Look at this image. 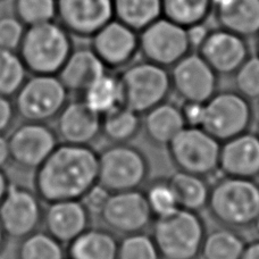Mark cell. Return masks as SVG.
Instances as JSON below:
<instances>
[{
  "label": "cell",
  "mask_w": 259,
  "mask_h": 259,
  "mask_svg": "<svg viewBox=\"0 0 259 259\" xmlns=\"http://www.w3.org/2000/svg\"><path fill=\"white\" fill-rule=\"evenodd\" d=\"M82 100L100 116L123 106V91L119 75L105 73L83 92Z\"/></svg>",
  "instance_id": "26"
},
{
  "label": "cell",
  "mask_w": 259,
  "mask_h": 259,
  "mask_svg": "<svg viewBox=\"0 0 259 259\" xmlns=\"http://www.w3.org/2000/svg\"><path fill=\"white\" fill-rule=\"evenodd\" d=\"M26 26L14 15L0 16V48L18 52Z\"/></svg>",
  "instance_id": "37"
},
{
  "label": "cell",
  "mask_w": 259,
  "mask_h": 259,
  "mask_svg": "<svg viewBox=\"0 0 259 259\" xmlns=\"http://www.w3.org/2000/svg\"><path fill=\"white\" fill-rule=\"evenodd\" d=\"M197 52L219 75H233L250 56L247 39L223 27L210 30Z\"/></svg>",
  "instance_id": "17"
},
{
  "label": "cell",
  "mask_w": 259,
  "mask_h": 259,
  "mask_svg": "<svg viewBox=\"0 0 259 259\" xmlns=\"http://www.w3.org/2000/svg\"><path fill=\"white\" fill-rule=\"evenodd\" d=\"M57 133L47 123L24 122L8 137L11 161L23 169H36L56 149Z\"/></svg>",
  "instance_id": "12"
},
{
  "label": "cell",
  "mask_w": 259,
  "mask_h": 259,
  "mask_svg": "<svg viewBox=\"0 0 259 259\" xmlns=\"http://www.w3.org/2000/svg\"><path fill=\"white\" fill-rule=\"evenodd\" d=\"M142 119V128L147 138L157 146H166L186 127L181 107L161 103L147 112Z\"/></svg>",
  "instance_id": "23"
},
{
  "label": "cell",
  "mask_w": 259,
  "mask_h": 259,
  "mask_svg": "<svg viewBox=\"0 0 259 259\" xmlns=\"http://www.w3.org/2000/svg\"><path fill=\"white\" fill-rule=\"evenodd\" d=\"M209 31L210 30L205 25V23H200V24L187 27V35L192 50L200 47L203 41L206 40Z\"/></svg>",
  "instance_id": "41"
},
{
  "label": "cell",
  "mask_w": 259,
  "mask_h": 259,
  "mask_svg": "<svg viewBox=\"0 0 259 259\" xmlns=\"http://www.w3.org/2000/svg\"><path fill=\"white\" fill-rule=\"evenodd\" d=\"M7 234L5 232V230L3 228L2 223H0V255H2L5 247H6V243H7Z\"/></svg>",
  "instance_id": "45"
},
{
  "label": "cell",
  "mask_w": 259,
  "mask_h": 259,
  "mask_svg": "<svg viewBox=\"0 0 259 259\" xmlns=\"http://www.w3.org/2000/svg\"><path fill=\"white\" fill-rule=\"evenodd\" d=\"M11 161V152H9L8 138L0 134V168H4Z\"/></svg>",
  "instance_id": "42"
},
{
  "label": "cell",
  "mask_w": 259,
  "mask_h": 259,
  "mask_svg": "<svg viewBox=\"0 0 259 259\" xmlns=\"http://www.w3.org/2000/svg\"><path fill=\"white\" fill-rule=\"evenodd\" d=\"M148 174V160L136 147L113 143L98 152V183L109 192L138 190Z\"/></svg>",
  "instance_id": "6"
},
{
  "label": "cell",
  "mask_w": 259,
  "mask_h": 259,
  "mask_svg": "<svg viewBox=\"0 0 259 259\" xmlns=\"http://www.w3.org/2000/svg\"><path fill=\"white\" fill-rule=\"evenodd\" d=\"M119 80L123 105L140 115L164 103L172 91L168 68L148 61L127 65Z\"/></svg>",
  "instance_id": "5"
},
{
  "label": "cell",
  "mask_w": 259,
  "mask_h": 259,
  "mask_svg": "<svg viewBox=\"0 0 259 259\" xmlns=\"http://www.w3.org/2000/svg\"><path fill=\"white\" fill-rule=\"evenodd\" d=\"M191 52L186 27L164 16L139 32V54L159 66L170 68Z\"/></svg>",
  "instance_id": "10"
},
{
  "label": "cell",
  "mask_w": 259,
  "mask_h": 259,
  "mask_svg": "<svg viewBox=\"0 0 259 259\" xmlns=\"http://www.w3.org/2000/svg\"><path fill=\"white\" fill-rule=\"evenodd\" d=\"M17 259H65L64 244L46 231H35L21 239Z\"/></svg>",
  "instance_id": "31"
},
{
  "label": "cell",
  "mask_w": 259,
  "mask_h": 259,
  "mask_svg": "<svg viewBox=\"0 0 259 259\" xmlns=\"http://www.w3.org/2000/svg\"><path fill=\"white\" fill-rule=\"evenodd\" d=\"M203 106H205V104L184 101V105L181 107V110L187 126H201L203 117Z\"/></svg>",
  "instance_id": "40"
},
{
  "label": "cell",
  "mask_w": 259,
  "mask_h": 259,
  "mask_svg": "<svg viewBox=\"0 0 259 259\" xmlns=\"http://www.w3.org/2000/svg\"><path fill=\"white\" fill-rule=\"evenodd\" d=\"M152 239L164 259H196L206 237L198 212L178 208L152 221Z\"/></svg>",
  "instance_id": "3"
},
{
  "label": "cell",
  "mask_w": 259,
  "mask_h": 259,
  "mask_svg": "<svg viewBox=\"0 0 259 259\" xmlns=\"http://www.w3.org/2000/svg\"><path fill=\"white\" fill-rule=\"evenodd\" d=\"M118 241L113 232L88 228L67 244L68 259H117Z\"/></svg>",
  "instance_id": "24"
},
{
  "label": "cell",
  "mask_w": 259,
  "mask_h": 259,
  "mask_svg": "<svg viewBox=\"0 0 259 259\" xmlns=\"http://www.w3.org/2000/svg\"><path fill=\"white\" fill-rule=\"evenodd\" d=\"M240 259H259V241L247 244Z\"/></svg>",
  "instance_id": "43"
},
{
  "label": "cell",
  "mask_w": 259,
  "mask_h": 259,
  "mask_svg": "<svg viewBox=\"0 0 259 259\" xmlns=\"http://www.w3.org/2000/svg\"><path fill=\"white\" fill-rule=\"evenodd\" d=\"M246 242L231 229H219L206 234L200 256L202 259H240Z\"/></svg>",
  "instance_id": "29"
},
{
  "label": "cell",
  "mask_w": 259,
  "mask_h": 259,
  "mask_svg": "<svg viewBox=\"0 0 259 259\" xmlns=\"http://www.w3.org/2000/svg\"><path fill=\"white\" fill-rule=\"evenodd\" d=\"M207 207L228 228H247L259 215V184L251 179L224 177L210 189Z\"/></svg>",
  "instance_id": "4"
},
{
  "label": "cell",
  "mask_w": 259,
  "mask_h": 259,
  "mask_svg": "<svg viewBox=\"0 0 259 259\" xmlns=\"http://www.w3.org/2000/svg\"><path fill=\"white\" fill-rule=\"evenodd\" d=\"M152 237L145 233L127 234L118 243L117 259H160Z\"/></svg>",
  "instance_id": "34"
},
{
  "label": "cell",
  "mask_w": 259,
  "mask_h": 259,
  "mask_svg": "<svg viewBox=\"0 0 259 259\" xmlns=\"http://www.w3.org/2000/svg\"><path fill=\"white\" fill-rule=\"evenodd\" d=\"M214 13L220 27L244 39L259 33V0H220Z\"/></svg>",
  "instance_id": "22"
},
{
  "label": "cell",
  "mask_w": 259,
  "mask_h": 259,
  "mask_svg": "<svg viewBox=\"0 0 259 259\" xmlns=\"http://www.w3.org/2000/svg\"><path fill=\"white\" fill-rule=\"evenodd\" d=\"M16 116L14 101L9 97L0 95V134L6 133L13 125Z\"/></svg>",
  "instance_id": "39"
},
{
  "label": "cell",
  "mask_w": 259,
  "mask_h": 259,
  "mask_svg": "<svg viewBox=\"0 0 259 259\" xmlns=\"http://www.w3.org/2000/svg\"><path fill=\"white\" fill-rule=\"evenodd\" d=\"M73 49L71 33L53 21L26 27L18 54L31 74L57 75Z\"/></svg>",
  "instance_id": "2"
},
{
  "label": "cell",
  "mask_w": 259,
  "mask_h": 259,
  "mask_svg": "<svg viewBox=\"0 0 259 259\" xmlns=\"http://www.w3.org/2000/svg\"><path fill=\"white\" fill-rule=\"evenodd\" d=\"M258 136H259V127H258Z\"/></svg>",
  "instance_id": "49"
},
{
  "label": "cell",
  "mask_w": 259,
  "mask_h": 259,
  "mask_svg": "<svg viewBox=\"0 0 259 259\" xmlns=\"http://www.w3.org/2000/svg\"><path fill=\"white\" fill-rule=\"evenodd\" d=\"M90 214L81 200L48 203L44 210L45 231L63 244H68L89 228Z\"/></svg>",
  "instance_id": "20"
},
{
  "label": "cell",
  "mask_w": 259,
  "mask_h": 259,
  "mask_svg": "<svg viewBox=\"0 0 259 259\" xmlns=\"http://www.w3.org/2000/svg\"><path fill=\"white\" fill-rule=\"evenodd\" d=\"M29 73L18 52L0 48V95L12 98Z\"/></svg>",
  "instance_id": "32"
},
{
  "label": "cell",
  "mask_w": 259,
  "mask_h": 259,
  "mask_svg": "<svg viewBox=\"0 0 259 259\" xmlns=\"http://www.w3.org/2000/svg\"><path fill=\"white\" fill-rule=\"evenodd\" d=\"M56 119V133L62 143L90 146L101 134V116L82 99L67 101Z\"/></svg>",
  "instance_id": "18"
},
{
  "label": "cell",
  "mask_w": 259,
  "mask_h": 259,
  "mask_svg": "<svg viewBox=\"0 0 259 259\" xmlns=\"http://www.w3.org/2000/svg\"><path fill=\"white\" fill-rule=\"evenodd\" d=\"M13 11L26 27L44 24L57 17V0H14Z\"/></svg>",
  "instance_id": "33"
},
{
  "label": "cell",
  "mask_w": 259,
  "mask_h": 259,
  "mask_svg": "<svg viewBox=\"0 0 259 259\" xmlns=\"http://www.w3.org/2000/svg\"><path fill=\"white\" fill-rule=\"evenodd\" d=\"M148 205L154 217H159L178 209L177 197L168 182H155L145 192Z\"/></svg>",
  "instance_id": "36"
},
{
  "label": "cell",
  "mask_w": 259,
  "mask_h": 259,
  "mask_svg": "<svg viewBox=\"0 0 259 259\" xmlns=\"http://www.w3.org/2000/svg\"><path fill=\"white\" fill-rule=\"evenodd\" d=\"M11 186L7 174L4 172L3 168H0V202L3 201V199L6 196V193Z\"/></svg>",
  "instance_id": "44"
},
{
  "label": "cell",
  "mask_w": 259,
  "mask_h": 259,
  "mask_svg": "<svg viewBox=\"0 0 259 259\" xmlns=\"http://www.w3.org/2000/svg\"><path fill=\"white\" fill-rule=\"evenodd\" d=\"M258 113H259V100H258Z\"/></svg>",
  "instance_id": "48"
},
{
  "label": "cell",
  "mask_w": 259,
  "mask_h": 259,
  "mask_svg": "<svg viewBox=\"0 0 259 259\" xmlns=\"http://www.w3.org/2000/svg\"><path fill=\"white\" fill-rule=\"evenodd\" d=\"M114 18L140 32L163 16V0H113Z\"/></svg>",
  "instance_id": "27"
},
{
  "label": "cell",
  "mask_w": 259,
  "mask_h": 259,
  "mask_svg": "<svg viewBox=\"0 0 259 259\" xmlns=\"http://www.w3.org/2000/svg\"><path fill=\"white\" fill-rule=\"evenodd\" d=\"M90 47L107 68H124L139 54V32L114 18L90 39Z\"/></svg>",
  "instance_id": "16"
},
{
  "label": "cell",
  "mask_w": 259,
  "mask_h": 259,
  "mask_svg": "<svg viewBox=\"0 0 259 259\" xmlns=\"http://www.w3.org/2000/svg\"><path fill=\"white\" fill-rule=\"evenodd\" d=\"M141 127V115L124 105L101 116V134L112 143H127Z\"/></svg>",
  "instance_id": "28"
},
{
  "label": "cell",
  "mask_w": 259,
  "mask_h": 259,
  "mask_svg": "<svg viewBox=\"0 0 259 259\" xmlns=\"http://www.w3.org/2000/svg\"><path fill=\"white\" fill-rule=\"evenodd\" d=\"M68 94L57 75L32 74L14 96L16 115L24 122L47 123L61 113Z\"/></svg>",
  "instance_id": "7"
},
{
  "label": "cell",
  "mask_w": 259,
  "mask_h": 259,
  "mask_svg": "<svg viewBox=\"0 0 259 259\" xmlns=\"http://www.w3.org/2000/svg\"><path fill=\"white\" fill-rule=\"evenodd\" d=\"M212 12V0H163V16L186 29L206 23Z\"/></svg>",
  "instance_id": "30"
},
{
  "label": "cell",
  "mask_w": 259,
  "mask_h": 259,
  "mask_svg": "<svg viewBox=\"0 0 259 259\" xmlns=\"http://www.w3.org/2000/svg\"><path fill=\"white\" fill-rule=\"evenodd\" d=\"M167 182L177 197L180 208L198 212L207 207L210 189L201 177L178 170Z\"/></svg>",
  "instance_id": "25"
},
{
  "label": "cell",
  "mask_w": 259,
  "mask_h": 259,
  "mask_svg": "<svg viewBox=\"0 0 259 259\" xmlns=\"http://www.w3.org/2000/svg\"><path fill=\"white\" fill-rule=\"evenodd\" d=\"M107 69L91 47H81L73 49L57 76L68 92L82 95Z\"/></svg>",
  "instance_id": "21"
},
{
  "label": "cell",
  "mask_w": 259,
  "mask_h": 259,
  "mask_svg": "<svg viewBox=\"0 0 259 259\" xmlns=\"http://www.w3.org/2000/svg\"><path fill=\"white\" fill-rule=\"evenodd\" d=\"M172 90L184 101L205 104L217 92L219 74L200 55L189 53L169 71Z\"/></svg>",
  "instance_id": "13"
},
{
  "label": "cell",
  "mask_w": 259,
  "mask_h": 259,
  "mask_svg": "<svg viewBox=\"0 0 259 259\" xmlns=\"http://www.w3.org/2000/svg\"><path fill=\"white\" fill-rule=\"evenodd\" d=\"M100 219L114 232L127 235L142 232L155 217L145 192L130 190L110 193Z\"/></svg>",
  "instance_id": "14"
},
{
  "label": "cell",
  "mask_w": 259,
  "mask_h": 259,
  "mask_svg": "<svg viewBox=\"0 0 259 259\" xmlns=\"http://www.w3.org/2000/svg\"><path fill=\"white\" fill-rule=\"evenodd\" d=\"M167 149L170 160L181 172L203 178L219 170L221 142L201 127L186 126Z\"/></svg>",
  "instance_id": "9"
},
{
  "label": "cell",
  "mask_w": 259,
  "mask_h": 259,
  "mask_svg": "<svg viewBox=\"0 0 259 259\" xmlns=\"http://www.w3.org/2000/svg\"><path fill=\"white\" fill-rule=\"evenodd\" d=\"M253 109L237 90L217 91L203 106L201 128L220 142L246 133L250 127Z\"/></svg>",
  "instance_id": "8"
},
{
  "label": "cell",
  "mask_w": 259,
  "mask_h": 259,
  "mask_svg": "<svg viewBox=\"0 0 259 259\" xmlns=\"http://www.w3.org/2000/svg\"><path fill=\"white\" fill-rule=\"evenodd\" d=\"M219 169L230 178L253 180L259 177V136L246 132L224 141Z\"/></svg>",
  "instance_id": "19"
},
{
  "label": "cell",
  "mask_w": 259,
  "mask_h": 259,
  "mask_svg": "<svg viewBox=\"0 0 259 259\" xmlns=\"http://www.w3.org/2000/svg\"><path fill=\"white\" fill-rule=\"evenodd\" d=\"M235 90L248 100H259V57L249 56L234 74Z\"/></svg>",
  "instance_id": "35"
},
{
  "label": "cell",
  "mask_w": 259,
  "mask_h": 259,
  "mask_svg": "<svg viewBox=\"0 0 259 259\" xmlns=\"http://www.w3.org/2000/svg\"><path fill=\"white\" fill-rule=\"evenodd\" d=\"M41 201L35 191L11 183L0 202V223L8 238L21 240L38 231L44 219Z\"/></svg>",
  "instance_id": "11"
},
{
  "label": "cell",
  "mask_w": 259,
  "mask_h": 259,
  "mask_svg": "<svg viewBox=\"0 0 259 259\" xmlns=\"http://www.w3.org/2000/svg\"><path fill=\"white\" fill-rule=\"evenodd\" d=\"M253 225H255V230H256V232L259 235V215L257 216V219L255 221V223H253Z\"/></svg>",
  "instance_id": "47"
},
{
  "label": "cell",
  "mask_w": 259,
  "mask_h": 259,
  "mask_svg": "<svg viewBox=\"0 0 259 259\" xmlns=\"http://www.w3.org/2000/svg\"><path fill=\"white\" fill-rule=\"evenodd\" d=\"M98 182V152L61 143L35 169L34 189L44 202L80 200Z\"/></svg>",
  "instance_id": "1"
},
{
  "label": "cell",
  "mask_w": 259,
  "mask_h": 259,
  "mask_svg": "<svg viewBox=\"0 0 259 259\" xmlns=\"http://www.w3.org/2000/svg\"><path fill=\"white\" fill-rule=\"evenodd\" d=\"M57 18L72 36L91 39L114 20L113 0H57Z\"/></svg>",
  "instance_id": "15"
},
{
  "label": "cell",
  "mask_w": 259,
  "mask_h": 259,
  "mask_svg": "<svg viewBox=\"0 0 259 259\" xmlns=\"http://www.w3.org/2000/svg\"><path fill=\"white\" fill-rule=\"evenodd\" d=\"M110 193L107 189L97 182L88 190L80 200L90 216H99L107 203Z\"/></svg>",
  "instance_id": "38"
},
{
  "label": "cell",
  "mask_w": 259,
  "mask_h": 259,
  "mask_svg": "<svg viewBox=\"0 0 259 259\" xmlns=\"http://www.w3.org/2000/svg\"><path fill=\"white\" fill-rule=\"evenodd\" d=\"M256 55L259 57V33L256 36Z\"/></svg>",
  "instance_id": "46"
}]
</instances>
